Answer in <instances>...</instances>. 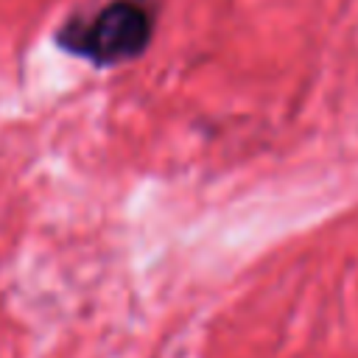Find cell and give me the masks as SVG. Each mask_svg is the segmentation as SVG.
I'll use <instances>...</instances> for the list:
<instances>
[{"mask_svg": "<svg viewBox=\"0 0 358 358\" xmlns=\"http://www.w3.org/2000/svg\"><path fill=\"white\" fill-rule=\"evenodd\" d=\"M157 11L148 0H109L90 17L73 14L56 31L53 42L92 67H117L140 59L154 39Z\"/></svg>", "mask_w": 358, "mask_h": 358, "instance_id": "obj_1", "label": "cell"}]
</instances>
